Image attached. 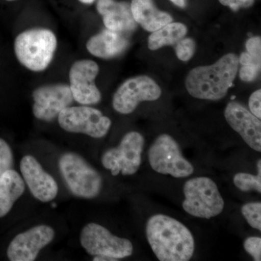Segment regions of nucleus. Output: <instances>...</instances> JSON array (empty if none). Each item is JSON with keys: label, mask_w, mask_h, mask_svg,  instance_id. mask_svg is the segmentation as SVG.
I'll list each match as a JSON object with an SVG mask.
<instances>
[{"label": "nucleus", "mask_w": 261, "mask_h": 261, "mask_svg": "<svg viewBox=\"0 0 261 261\" xmlns=\"http://www.w3.org/2000/svg\"><path fill=\"white\" fill-rule=\"evenodd\" d=\"M146 236L154 255L161 261H188L195 252L193 235L185 225L163 214L151 216Z\"/></svg>", "instance_id": "nucleus-1"}, {"label": "nucleus", "mask_w": 261, "mask_h": 261, "mask_svg": "<svg viewBox=\"0 0 261 261\" xmlns=\"http://www.w3.org/2000/svg\"><path fill=\"white\" fill-rule=\"evenodd\" d=\"M239 64L238 57L228 53L214 64L196 67L187 75L185 82L187 92L197 99L220 100L232 86Z\"/></svg>", "instance_id": "nucleus-2"}, {"label": "nucleus", "mask_w": 261, "mask_h": 261, "mask_svg": "<svg viewBox=\"0 0 261 261\" xmlns=\"http://www.w3.org/2000/svg\"><path fill=\"white\" fill-rule=\"evenodd\" d=\"M58 45L56 34L44 28L29 29L15 39L14 49L20 64L34 72L47 69Z\"/></svg>", "instance_id": "nucleus-3"}, {"label": "nucleus", "mask_w": 261, "mask_h": 261, "mask_svg": "<svg viewBox=\"0 0 261 261\" xmlns=\"http://www.w3.org/2000/svg\"><path fill=\"white\" fill-rule=\"evenodd\" d=\"M183 191L185 199L182 207L192 216L209 219L224 211V199L217 185L210 178H191L185 183Z\"/></svg>", "instance_id": "nucleus-4"}, {"label": "nucleus", "mask_w": 261, "mask_h": 261, "mask_svg": "<svg viewBox=\"0 0 261 261\" xmlns=\"http://www.w3.org/2000/svg\"><path fill=\"white\" fill-rule=\"evenodd\" d=\"M59 169L70 191L77 197L92 199L100 193L102 178L97 170L74 152L63 154Z\"/></svg>", "instance_id": "nucleus-5"}, {"label": "nucleus", "mask_w": 261, "mask_h": 261, "mask_svg": "<svg viewBox=\"0 0 261 261\" xmlns=\"http://www.w3.org/2000/svg\"><path fill=\"white\" fill-rule=\"evenodd\" d=\"M149 165L154 171L175 178H185L194 173L193 166L182 154L181 149L171 136H159L149 147Z\"/></svg>", "instance_id": "nucleus-6"}, {"label": "nucleus", "mask_w": 261, "mask_h": 261, "mask_svg": "<svg viewBox=\"0 0 261 261\" xmlns=\"http://www.w3.org/2000/svg\"><path fill=\"white\" fill-rule=\"evenodd\" d=\"M144 145L143 136L137 132H128L118 147L104 152L101 159L102 166L111 171L113 176L119 173L123 176L135 174L142 164Z\"/></svg>", "instance_id": "nucleus-7"}, {"label": "nucleus", "mask_w": 261, "mask_h": 261, "mask_svg": "<svg viewBox=\"0 0 261 261\" xmlns=\"http://www.w3.org/2000/svg\"><path fill=\"white\" fill-rule=\"evenodd\" d=\"M80 243L90 255H103L117 260L129 257L134 247L130 240L118 238L101 225L90 223L81 232Z\"/></svg>", "instance_id": "nucleus-8"}, {"label": "nucleus", "mask_w": 261, "mask_h": 261, "mask_svg": "<svg viewBox=\"0 0 261 261\" xmlns=\"http://www.w3.org/2000/svg\"><path fill=\"white\" fill-rule=\"evenodd\" d=\"M60 126L70 133L84 134L93 138L107 135L112 122L99 110L88 106L65 108L58 116Z\"/></svg>", "instance_id": "nucleus-9"}, {"label": "nucleus", "mask_w": 261, "mask_h": 261, "mask_svg": "<svg viewBox=\"0 0 261 261\" xmlns=\"http://www.w3.org/2000/svg\"><path fill=\"white\" fill-rule=\"evenodd\" d=\"M161 94V87L150 77H133L125 81L117 89L113 97V107L121 114H130L140 102L157 100Z\"/></svg>", "instance_id": "nucleus-10"}, {"label": "nucleus", "mask_w": 261, "mask_h": 261, "mask_svg": "<svg viewBox=\"0 0 261 261\" xmlns=\"http://www.w3.org/2000/svg\"><path fill=\"white\" fill-rule=\"evenodd\" d=\"M33 114L44 121H53L65 108L69 107L73 97L69 85L47 84L38 87L32 93Z\"/></svg>", "instance_id": "nucleus-11"}, {"label": "nucleus", "mask_w": 261, "mask_h": 261, "mask_svg": "<svg viewBox=\"0 0 261 261\" xmlns=\"http://www.w3.org/2000/svg\"><path fill=\"white\" fill-rule=\"evenodd\" d=\"M99 70L97 63L90 60H81L72 65L69 87L73 100L84 106L100 102L102 96L95 84Z\"/></svg>", "instance_id": "nucleus-12"}, {"label": "nucleus", "mask_w": 261, "mask_h": 261, "mask_svg": "<svg viewBox=\"0 0 261 261\" xmlns=\"http://www.w3.org/2000/svg\"><path fill=\"white\" fill-rule=\"evenodd\" d=\"M55 234V230L47 225H39L19 233L8 247V258L11 261L35 260L41 250L53 241Z\"/></svg>", "instance_id": "nucleus-13"}, {"label": "nucleus", "mask_w": 261, "mask_h": 261, "mask_svg": "<svg viewBox=\"0 0 261 261\" xmlns=\"http://www.w3.org/2000/svg\"><path fill=\"white\" fill-rule=\"evenodd\" d=\"M224 116L228 125L241 136L247 145L260 152V119L254 116L243 105L237 102L228 103L225 108Z\"/></svg>", "instance_id": "nucleus-14"}, {"label": "nucleus", "mask_w": 261, "mask_h": 261, "mask_svg": "<svg viewBox=\"0 0 261 261\" xmlns=\"http://www.w3.org/2000/svg\"><path fill=\"white\" fill-rule=\"evenodd\" d=\"M20 171L33 196L43 202L54 200L58 193V184L46 172L32 155H25L20 161Z\"/></svg>", "instance_id": "nucleus-15"}, {"label": "nucleus", "mask_w": 261, "mask_h": 261, "mask_svg": "<svg viewBox=\"0 0 261 261\" xmlns=\"http://www.w3.org/2000/svg\"><path fill=\"white\" fill-rule=\"evenodd\" d=\"M98 13L102 16L106 29L121 34H129L137 28L130 6L124 2L115 0H98Z\"/></svg>", "instance_id": "nucleus-16"}, {"label": "nucleus", "mask_w": 261, "mask_h": 261, "mask_svg": "<svg viewBox=\"0 0 261 261\" xmlns=\"http://www.w3.org/2000/svg\"><path fill=\"white\" fill-rule=\"evenodd\" d=\"M128 41L121 33L106 29L94 35L87 43V50L97 58L110 59L126 50Z\"/></svg>", "instance_id": "nucleus-17"}, {"label": "nucleus", "mask_w": 261, "mask_h": 261, "mask_svg": "<svg viewBox=\"0 0 261 261\" xmlns=\"http://www.w3.org/2000/svg\"><path fill=\"white\" fill-rule=\"evenodd\" d=\"M130 6L136 23L147 32H153L172 22L171 15L158 9L152 0H132Z\"/></svg>", "instance_id": "nucleus-18"}, {"label": "nucleus", "mask_w": 261, "mask_h": 261, "mask_svg": "<svg viewBox=\"0 0 261 261\" xmlns=\"http://www.w3.org/2000/svg\"><path fill=\"white\" fill-rule=\"evenodd\" d=\"M24 191L23 179L14 170H8L0 176V218L10 212Z\"/></svg>", "instance_id": "nucleus-19"}, {"label": "nucleus", "mask_w": 261, "mask_h": 261, "mask_svg": "<svg viewBox=\"0 0 261 261\" xmlns=\"http://www.w3.org/2000/svg\"><path fill=\"white\" fill-rule=\"evenodd\" d=\"M187 27L181 23H169L154 31L148 38L150 50H157L164 46L177 44L187 34Z\"/></svg>", "instance_id": "nucleus-20"}, {"label": "nucleus", "mask_w": 261, "mask_h": 261, "mask_svg": "<svg viewBox=\"0 0 261 261\" xmlns=\"http://www.w3.org/2000/svg\"><path fill=\"white\" fill-rule=\"evenodd\" d=\"M257 175L247 173H238L233 176V181L235 186L243 192L255 190L261 192V161L257 163Z\"/></svg>", "instance_id": "nucleus-21"}, {"label": "nucleus", "mask_w": 261, "mask_h": 261, "mask_svg": "<svg viewBox=\"0 0 261 261\" xmlns=\"http://www.w3.org/2000/svg\"><path fill=\"white\" fill-rule=\"evenodd\" d=\"M242 214L252 228L261 231V202H248L242 207Z\"/></svg>", "instance_id": "nucleus-22"}, {"label": "nucleus", "mask_w": 261, "mask_h": 261, "mask_svg": "<svg viewBox=\"0 0 261 261\" xmlns=\"http://www.w3.org/2000/svg\"><path fill=\"white\" fill-rule=\"evenodd\" d=\"M175 51L180 61H190L195 54V41L191 38H184L175 46Z\"/></svg>", "instance_id": "nucleus-23"}, {"label": "nucleus", "mask_w": 261, "mask_h": 261, "mask_svg": "<svg viewBox=\"0 0 261 261\" xmlns=\"http://www.w3.org/2000/svg\"><path fill=\"white\" fill-rule=\"evenodd\" d=\"M13 156L9 145L0 139V176L8 170L12 169Z\"/></svg>", "instance_id": "nucleus-24"}, {"label": "nucleus", "mask_w": 261, "mask_h": 261, "mask_svg": "<svg viewBox=\"0 0 261 261\" xmlns=\"http://www.w3.org/2000/svg\"><path fill=\"white\" fill-rule=\"evenodd\" d=\"M244 248L255 261L261 260V238L250 237L245 240Z\"/></svg>", "instance_id": "nucleus-25"}, {"label": "nucleus", "mask_w": 261, "mask_h": 261, "mask_svg": "<svg viewBox=\"0 0 261 261\" xmlns=\"http://www.w3.org/2000/svg\"><path fill=\"white\" fill-rule=\"evenodd\" d=\"M260 67L254 65H242L240 77L243 82H251L255 80L260 73Z\"/></svg>", "instance_id": "nucleus-26"}, {"label": "nucleus", "mask_w": 261, "mask_h": 261, "mask_svg": "<svg viewBox=\"0 0 261 261\" xmlns=\"http://www.w3.org/2000/svg\"><path fill=\"white\" fill-rule=\"evenodd\" d=\"M249 108L250 111L256 116L257 118H261V90L255 91L250 95L249 99Z\"/></svg>", "instance_id": "nucleus-27"}, {"label": "nucleus", "mask_w": 261, "mask_h": 261, "mask_svg": "<svg viewBox=\"0 0 261 261\" xmlns=\"http://www.w3.org/2000/svg\"><path fill=\"white\" fill-rule=\"evenodd\" d=\"M247 53L257 59L261 60V39L259 37L250 38L246 42Z\"/></svg>", "instance_id": "nucleus-28"}, {"label": "nucleus", "mask_w": 261, "mask_h": 261, "mask_svg": "<svg viewBox=\"0 0 261 261\" xmlns=\"http://www.w3.org/2000/svg\"><path fill=\"white\" fill-rule=\"evenodd\" d=\"M224 6H227L233 11H238L240 8H247L253 5L255 0H219Z\"/></svg>", "instance_id": "nucleus-29"}, {"label": "nucleus", "mask_w": 261, "mask_h": 261, "mask_svg": "<svg viewBox=\"0 0 261 261\" xmlns=\"http://www.w3.org/2000/svg\"><path fill=\"white\" fill-rule=\"evenodd\" d=\"M239 62L241 63L242 65H254L260 67L261 60L257 59L253 56H250L248 53H243L240 56Z\"/></svg>", "instance_id": "nucleus-30"}, {"label": "nucleus", "mask_w": 261, "mask_h": 261, "mask_svg": "<svg viewBox=\"0 0 261 261\" xmlns=\"http://www.w3.org/2000/svg\"><path fill=\"white\" fill-rule=\"evenodd\" d=\"M93 260L94 261H115L118 260L116 258L108 256H103V255H96L94 257Z\"/></svg>", "instance_id": "nucleus-31"}, {"label": "nucleus", "mask_w": 261, "mask_h": 261, "mask_svg": "<svg viewBox=\"0 0 261 261\" xmlns=\"http://www.w3.org/2000/svg\"><path fill=\"white\" fill-rule=\"evenodd\" d=\"M170 1L179 8H185L186 5V0H170Z\"/></svg>", "instance_id": "nucleus-32"}, {"label": "nucleus", "mask_w": 261, "mask_h": 261, "mask_svg": "<svg viewBox=\"0 0 261 261\" xmlns=\"http://www.w3.org/2000/svg\"><path fill=\"white\" fill-rule=\"evenodd\" d=\"M79 1L81 2L82 3H84V4H92L94 2V0H79Z\"/></svg>", "instance_id": "nucleus-33"}, {"label": "nucleus", "mask_w": 261, "mask_h": 261, "mask_svg": "<svg viewBox=\"0 0 261 261\" xmlns=\"http://www.w3.org/2000/svg\"><path fill=\"white\" fill-rule=\"evenodd\" d=\"M6 1H8V2H13V1H16V0H6Z\"/></svg>", "instance_id": "nucleus-34"}]
</instances>
